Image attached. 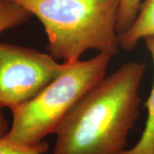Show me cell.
Returning <instances> with one entry per match:
<instances>
[{
  "label": "cell",
  "instance_id": "52a82bcc",
  "mask_svg": "<svg viewBox=\"0 0 154 154\" xmlns=\"http://www.w3.org/2000/svg\"><path fill=\"white\" fill-rule=\"evenodd\" d=\"M33 17L32 14L12 0H0V34L6 30L17 28L26 23ZM9 123L0 106V138L9 132Z\"/></svg>",
  "mask_w": 154,
  "mask_h": 154
},
{
  "label": "cell",
  "instance_id": "ba28073f",
  "mask_svg": "<svg viewBox=\"0 0 154 154\" xmlns=\"http://www.w3.org/2000/svg\"><path fill=\"white\" fill-rule=\"evenodd\" d=\"M142 0H119V9L116 22L117 33H123L135 21Z\"/></svg>",
  "mask_w": 154,
  "mask_h": 154
},
{
  "label": "cell",
  "instance_id": "5b68a950",
  "mask_svg": "<svg viewBox=\"0 0 154 154\" xmlns=\"http://www.w3.org/2000/svg\"><path fill=\"white\" fill-rule=\"evenodd\" d=\"M150 36H154V0H144L132 26L118 33L117 40L120 48L132 51L140 39Z\"/></svg>",
  "mask_w": 154,
  "mask_h": 154
},
{
  "label": "cell",
  "instance_id": "7a4b0ae2",
  "mask_svg": "<svg viewBox=\"0 0 154 154\" xmlns=\"http://www.w3.org/2000/svg\"><path fill=\"white\" fill-rule=\"evenodd\" d=\"M36 17L48 36L56 60L73 62L88 51L114 57L119 52V0H12Z\"/></svg>",
  "mask_w": 154,
  "mask_h": 154
},
{
  "label": "cell",
  "instance_id": "6da1fadb",
  "mask_svg": "<svg viewBox=\"0 0 154 154\" xmlns=\"http://www.w3.org/2000/svg\"><path fill=\"white\" fill-rule=\"evenodd\" d=\"M146 63L131 61L105 75L62 120L53 154H121L140 116Z\"/></svg>",
  "mask_w": 154,
  "mask_h": 154
},
{
  "label": "cell",
  "instance_id": "277c9868",
  "mask_svg": "<svg viewBox=\"0 0 154 154\" xmlns=\"http://www.w3.org/2000/svg\"><path fill=\"white\" fill-rule=\"evenodd\" d=\"M64 68L50 53L0 43V106L11 110L31 100Z\"/></svg>",
  "mask_w": 154,
  "mask_h": 154
},
{
  "label": "cell",
  "instance_id": "9c48e42d",
  "mask_svg": "<svg viewBox=\"0 0 154 154\" xmlns=\"http://www.w3.org/2000/svg\"><path fill=\"white\" fill-rule=\"evenodd\" d=\"M47 150L18 145L9 140L5 136L0 138V154H44Z\"/></svg>",
  "mask_w": 154,
  "mask_h": 154
},
{
  "label": "cell",
  "instance_id": "3957f363",
  "mask_svg": "<svg viewBox=\"0 0 154 154\" xmlns=\"http://www.w3.org/2000/svg\"><path fill=\"white\" fill-rule=\"evenodd\" d=\"M111 57L64 62L65 68L33 99L11 109L12 124L5 137L28 147L48 149L45 138L55 134L62 120L91 88L106 75Z\"/></svg>",
  "mask_w": 154,
  "mask_h": 154
},
{
  "label": "cell",
  "instance_id": "8992f818",
  "mask_svg": "<svg viewBox=\"0 0 154 154\" xmlns=\"http://www.w3.org/2000/svg\"><path fill=\"white\" fill-rule=\"evenodd\" d=\"M143 40L152 57L154 68V36L146 37ZM145 106L147 110V118L142 134L133 147L126 149L121 154H154V81Z\"/></svg>",
  "mask_w": 154,
  "mask_h": 154
}]
</instances>
